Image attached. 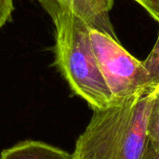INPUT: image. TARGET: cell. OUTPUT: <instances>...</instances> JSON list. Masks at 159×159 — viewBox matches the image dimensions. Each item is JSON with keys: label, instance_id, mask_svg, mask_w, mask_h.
Segmentation results:
<instances>
[{"label": "cell", "instance_id": "cell-1", "mask_svg": "<svg viewBox=\"0 0 159 159\" xmlns=\"http://www.w3.org/2000/svg\"><path fill=\"white\" fill-rule=\"evenodd\" d=\"M154 97V91H145L121 103L93 110L76 140L74 159H143Z\"/></svg>", "mask_w": 159, "mask_h": 159}, {"label": "cell", "instance_id": "cell-2", "mask_svg": "<svg viewBox=\"0 0 159 159\" xmlns=\"http://www.w3.org/2000/svg\"><path fill=\"white\" fill-rule=\"evenodd\" d=\"M55 62L72 91L92 110L114 104L92 47L89 28L69 8L54 20Z\"/></svg>", "mask_w": 159, "mask_h": 159}, {"label": "cell", "instance_id": "cell-3", "mask_svg": "<svg viewBox=\"0 0 159 159\" xmlns=\"http://www.w3.org/2000/svg\"><path fill=\"white\" fill-rule=\"evenodd\" d=\"M89 35L99 67L112 93L114 104L151 91L143 61L128 52L117 38L90 29Z\"/></svg>", "mask_w": 159, "mask_h": 159}, {"label": "cell", "instance_id": "cell-4", "mask_svg": "<svg viewBox=\"0 0 159 159\" xmlns=\"http://www.w3.org/2000/svg\"><path fill=\"white\" fill-rule=\"evenodd\" d=\"M114 0H71L69 9L90 30H96L116 38L109 19Z\"/></svg>", "mask_w": 159, "mask_h": 159}, {"label": "cell", "instance_id": "cell-5", "mask_svg": "<svg viewBox=\"0 0 159 159\" xmlns=\"http://www.w3.org/2000/svg\"><path fill=\"white\" fill-rule=\"evenodd\" d=\"M0 159H74V157L51 144L27 140L3 150Z\"/></svg>", "mask_w": 159, "mask_h": 159}, {"label": "cell", "instance_id": "cell-6", "mask_svg": "<svg viewBox=\"0 0 159 159\" xmlns=\"http://www.w3.org/2000/svg\"><path fill=\"white\" fill-rule=\"evenodd\" d=\"M155 97L147 122V149L159 152V90H154Z\"/></svg>", "mask_w": 159, "mask_h": 159}, {"label": "cell", "instance_id": "cell-7", "mask_svg": "<svg viewBox=\"0 0 159 159\" xmlns=\"http://www.w3.org/2000/svg\"><path fill=\"white\" fill-rule=\"evenodd\" d=\"M143 63L147 75L148 89L154 91L159 84V35L154 48Z\"/></svg>", "mask_w": 159, "mask_h": 159}, {"label": "cell", "instance_id": "cell-8", "mask_svg": "<svg viewBox=\"0 0 159 159\" xmlns=\"http://www.w3.org/2000/svg\"><path fill=\"white\" fill-rule=\"evenodd\" d=\"M44 10L54 20L61 12L70 7L71 0H36Z\"/></svg>", "mask_w": 159, "mask_h": 159}, {"label": "cell", "instance_id": "cell-9", "mask_svg": "<svg viewBox=\"0 0 159 159\" xmlns=\"http://www.w3.org/2000/svg\"><path fill=\"white\" fill-rule=\"evenodd\" d=\"M14 9V0H0V29L10 20Z\"/></svg>", "mask_w": 159, "mask_h": 159}, {"label": "cell", "instance_id": "cell-10", "mask_svg": "<svg viewBox=\"0 0 159 159\" xmlns=\"http://www.w3.org/2000/svg\"><path fill=\"white\" fill-rule=\"evenodd\" d=\"M144 7L148 13L159 22V0H134Z\"/></svg>", "mask_w": 159, "mask_h": 159}, {"label": "cell", "instance_id": "cell-11", "mask_svg": "<svg viewBox=\"0 0 159 159\" xmlns=\"http://www.w3.org/2000/svg\"><path fill=\"white\" fill-rule=\"evenodd\" d=\"M143 159H159V152L155 153V152H152L146 148V151L144 153V156H143Z\"/></svg>", "mask_w": 159, "mask_h": 159}]
</instances>
